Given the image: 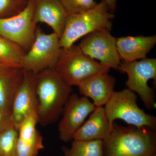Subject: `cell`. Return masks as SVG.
I'll use <instances>...</instances> for the list:
<instances>
[{
	"instance_id": "ba28073f",
	"label": "cell",
	"mask_w": 156,
	"mask_h": 156,
	"mask_svg": "<svg viewBox=\"0 0 156 156\" xmlns=\"http://www.w3.org/2000/svg\"><path fill=\"white\" fill-rule=\"evenodd\" d=\"M34 1L30 0L18 14L0 18V34L19 45L26 53L35 39L37 24L34 21Z\"/></svg>"
},
{
	"instance_id": "30bf717a",
	"label": "cell",
	"mask_w": 156,
	"mask_h": 156,
	"mask_svg": "<svg viewBox=\"0 0 156 156\" xmlns=\"http://www.w3.org/2000/svg\"><path fill=\"white\" fill-rule=\"evenodd\" d=\"M96 107L88 98L71 94L66 103L58 126L59 139L67 142L73 140L76 131Z\"/></svg>"
},
{
	"instance_id": "277c9868",
	"label": "cell",
	"mask_w": 156,
	"mask_h": 156,
	"mask_svg": "<svg viewBox=\"0 0 156 156\" xmlns=\"http://www.w3.org/2000/svg\"><path fill=\"white\" fill-rule=\"evenodd\" d=\"M110 69L84 54L77 45L62 48L54 70L70 87L78 86L92 76Z\"/></svg>"
},
{
	"instance_id": "9c48e42d",
	"label": "cell",
	"mask_w": 156,
	"mask_h": 156,
	"mask_svg": "<svg viewBox=\"0 0 156 156\" xmlns=\"http://www.w3.org/2000/svg\"><path fill=\"white\" fill-rule=\"evenodd\" d=\"M116 38L108 30L98 31L87 35L78 45L83 53L109 69H119L121 64L116 47Z\"/></svg>"
},
{
	"instance_id": "cb8c5ba5",
	"label": "cell",
	"mask_w": 156,
	"mask_h": 156,
	"mask_svg": "<svg viewBox=\"0 0 156 156\" xmlns=\"http://www.w3.org/2000/svg\"><path fill=\"white\" fill-rule=\"evenodd\" d=\"M117 0H105L108 7L109 11L114 13L115 11L117 6Z\"/></svg>"
},
{
	"instance_id": "7a4b0ae2",
	"label": "cell",
	"mask_w": 156,
	"mask_h": 156,
	"mask_svg": "<svg viewBox=\"0 0 156 156\" xmlns=\"http://www.w3.org/2000/svg\"><path fill=\"white\" fill-rule=\"evenodd\" d=\"M103 147L104 156H152L156 154V133L150 128L125 127L114 122Z\"/></svg>"
},
{
	"instance_id": "7c38bea8",
	"label": "cell",
	"mask_w": 156,
	"mask_h": 156,
	"mask_svg": "<svg viewBox=\"0 0 156 156\" xmlns=\"http://www.w3.org/2000/svg\"><path fill=\"white\" fill-rule=\"evenodd\" d=\"M34 21L46 23L53 33L61 37L66 24L69 14L60 0H34Z\"/></svg>"
},
{
	"instance_id": "9a60e30c",
	"label": "cell",
	"mask_w": 156,
	"mask_h": 156,
	"mask_svg": "<svg viewBox=\"0 0 156 156\" xmlns=\"http://www.w3.org/2000/svg\"><path fill=\"white\" fill-rule=\"evenodd\" d=\"M23 76L22 68L0 64V111L5 114L11 115L13 99Z\"/></svg>"
},
{
	"instance_id": "d6986e66",
	"label": "cell",
	"mask_w": 156,
	"mask_h": 156,
	"mask_svg": "<svg viewBox=\"0 0 156 156\" xmlns=\"http://www.w3.org/2000/svg\"><path fill=\"white\" fill-rule=\"evenodd\" d=\"M63 150L64 156H104L103 140H73L70 148Z\"/></svg>"
},
{
	"instance_id": "44dd1931",
	"label": "cell",
	"mask_w": 156,
	"mask_h": 156,
	"mask_svg": "<svg viewBox=\"0 0 156 156\" xmlns=\"http://www.w3.org/2000/svg\"><path fill=\"white\" fill-rule=\"evenodd\" d=\"M27 2L25 0H0V18L18 14L24 9Z\"/></svg>"
},
{
	"instance_id": "5b68a950",
	"label": "cell",
	"mask_w": 156,
	"mask_h": 156,
	"mask_svg": "<svg viewBox=\"0 0 156 156\" xmlns=\"http://www.w3.org/2000/svg\"><path fill=\"white\" fill-rule=\"evenodd\" d=\"M137 99L135 92L128 88L114 92L104 108L112 128L115 120L121 119L138 128H149L155 130L156 117L140 108Z\"/></svg>"
},
{
	"instance_id": "7402d4cb",
	"label": "cell",
	"mask_w": 156,
	"mask_h": 156,
	"mask_svg": "<svg viewBox=\"0 0 156 156\" xmlns=\"http://www.w3.org/2000/svg\"><path fill=\"white\" fill-rule=\"evenodd\" d=\"M69 14H78L95 7L98 3L95 0H60Z\"/></svg>"
},
{
	"instance_id": "8fae6325",
	"label": "cell",
	"mask_w": 156,
	"mask_h": 156,
	"mask_svg": "<svg viewBox=\"0 0 156 156\" xmlns=\"http://www.w3.org/2000/svg\"><path fill=\"white\" fill-rule=\"evenodd\" d=\"M36 74L24 70L22 83L13 99L11 116L17 129L30 114L37 113Z\"/></svg>"
},
{
	"instance_id": "d4e9b609",
	"label": "cell",
	"mask_w": 156,
	"mask_h": 156,
	"mask_svg": "<svg viewBox=\"0 0 156 156\" xmlns=\"http://www.w3.org/2000/svg\"><path fill=\"white\" fill-rule=\"evenodd\" d=\"M25 1H27V2H28V1H30V0H25Z\"/></svg>"
},
{
	"instance_id": "ac0fdd59",
	"label": "cell",
	"mask_w": 156,
	"mask_h": 156,
	"mask_svg": "<svg viewBox=\"0 0 156 156\" xmlns=\"http://www.w3.org/2000/svg\"><path fill=\"white\" fill-rule=\"evenodd\" d=\"M25 53L19 45L0 34V64L22 68Z\"/></svg>"
},
{
	"instance_id": "603a6c76",
	"label": "cell",
	"mask_w": 156,
	"mask_h": 156,
	"mask_svg": "<svg viewBox=\"0 0 156 156\" xmlns=\"http://www.w3.org/2000/svg\"><path fill=\"white\" fill-rule=\"evenodd\" d=\"M13 124L10 115H7L0 111V132Z\"/></svg>"
},
{
	"instance_id": "484cf974",
	"label": "cell",
	"mask_w": 156,
	"mask_h": 156,
	"mask_svg": "<svg viewBox=\"0 0 156 156\" xmlns=\"http://www.w3.org/2000/svg\"><path fill=\"white\" fill-rule=\"evenodd\" d=\"M152 156H156V154H155L153 155Z\"/></svg>"
},
{
	"instance_id": "3957f363",
	"label": "cell",
	"mask_w": 156,
	"mask_h": 156,
	"mask_svg": "<svg viewBox=\"0 0 156 156\" xmlns=\"http://www.w3.org/2000/svg\"><path fill=\"white\" fill-rule=\"evenodd\" d=\"M114 17L113 13L109 11L105 0L85 12L69 14L59 39L60 47L68 48L82 37L98 31L111 30Z\"/></svg>"
},
{
	"instance_id": "5bb4252c",
	"label": "cell",
	"mask_w": 156,
	"mask_h": 156,
	"mask_svg": "<svg viewBox=\"0 0 156 156\" xmlns=\"http://www.w3.org/2000/svg\"><path fill=\"white\" fill-rule=\"evenodd\" d=\"M37 113L30 114L18 129L16 156H37L44 148L43 137L38 131Z\"/></svg>"
},
{
	"instance_id": "52a82bcc",
	"label": "cell",
	"mask_w": 156,
	"mask_h": 156,
	"mask_svg": "<svg viewBox=\"0 0 156 156\" xmlns=\"http://www.w3.org/2000/svg\"><path fill=\"white\" fill-rule=\"evenodd\" d=\"M119 69L126 73L128 89L138 94L146 108H154V91L148 85V82L151 79L156 82V58H145L139 61L124 62L120 64Z\"/></svg>"
},
{
	"instance_id": "8992f818",
	"label": "cell",
	"mask_w": 156,
	"mask_h": 156,
	"mask_svg": "<svg viewBox=\"0 0 156 156\" xmlns=\"http://www.w3.org/2000/svg\"><path fill=\"white\" fill-rule=\"evenodd\" d=\"M61 48L56 34H45L37 28L34 41L24 55L22 68L34 74L46 69H54Z\"/></svg>"
},
{
	"instance_id": "4fadbf2b",
	"label": "cell",
	"mask_w": 156,
	"mask_h": 156,
	"mask_svg": "<svg viewBox=\"0 0 156 156\" xmlns=\"http://www.w3.org/2000/svg\"><path fill=\"white\" fill-rule=\"evenodd\" d=\"M116 79L108 73L96 74L83 81L78 86L83 96L91 98L96 107H103L115 92Z\"/></svg>"
},
{
	"instance_id": "2e32d148",
	"label": "cell",
	"mask_w": 156,
	"mask_h": 156,
	"mask_svg": "<svg viewBox=\"0 0 156 156\" xmlns=\"http://www.w3.org/2000/svg\"><path fill=\"white\" fill-rule=\"evenodd\" d=\"M156 44V36H126L117 38L116 47L120 59L131 62L146 58Z\"/></svg>"
},
{
	"instance_id": "ffe728a7",
	"label": "cell",
	"mask_w": 156,
	"mask_h": 156,
	"mask_svg": "<svg viewBox=\"0 0 156 156\" xmlns=\"http://www.w3.org/2000/svg\"><path fill=\"white\" fill-rule=\"evenodd\" d=\"M18 129L13 124L0 132V156H16Z\"/></svg>"
},
{
	"instance_id": "6da1fadb",
	"label": "cell",
	"mask_w": 156,
	"mask_h": 156,
	"mask_svg": "<svg viewBox=\"0 0 156 156\" xmlns=\"http://www.w3.org/2000/svg\"><path fill=\"white\" fill-rule=\"evenodd\" d=\"M39 123L47 126L54 122L62 114L72 91L54 69H48L36 74Z\"/></svg>"
},
{
	"instance_id": "e0dca14e",
	"label": "cell",
	"mask_w": 156,
	"mask_h": 156,
	"mask_svg": "<svg viewBox=\"0 0 156 156\" xmlns=\"http://www.w3.org/2000/svg\"><path fill=\"white\" fill-rule=\"evenodd\" d=\"M112 129L103 107H96L87 122L74 135L76 140H104L107 139Z\"/></svg>"
}]
</instances>
